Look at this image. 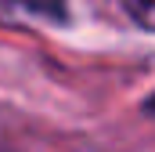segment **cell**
I'll return each mask as SVG.
<instances>
[{"instance_id": "obj_1", "label": "cell", "mask_w": 155, "mask_h": 152, "mask_svg": "<svg viewBox=\"0 0 155 152\" xmlns=\"http://www.w3.org/2000/svg\"><path fill=\"white\" fill-rule=\"evenodd\" d=\"M130 18L141 26V29H152V18H155V0H123Z\"/></svg>"}]
</instances>
